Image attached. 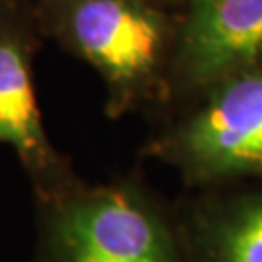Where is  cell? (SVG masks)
I'll list each match as a JSON object with an SVG mask.
<instances>
[{"label": "cell", "instance_id": "obj_4", "mask_svg": "<svg viewBox=\"0 0 262 262\" xmlns=\"http://www.w3.org/2000/svg\"><path fill=\"white\" fill-rule=\"evenodd\" d=\"M37 33L33 10L0 14V144L16 154L33 194L78 177L43 122L33 76Z\"/></svg>", "mask_w": 262, "mask_h": 262}, {"label": "cell", "instance_id": "obj_8", "mask_svg": "<svg viewBox=\"0 0 262 262\" xmlns=\"http://www.w3.org/2000/svg\"><path fill=\"white\" fill-rule=\"evenodd\" d=\"M148 2L158 4V6H163V8H169V10H179L181 4H183V0H148Z\"/></svg>", "mask_w": 262, "mask_h": 262}, {"label": "cell", "instance_id": "obj_1", "mask_svg": "<svg viewBox=\"0 0 262 262\" xmlns=\"http://www.w3.org/2000/svg\"><path fill=\"white\" fill-rule=\"evenodd\" d=\"M33 18L97 72L109 119L173 103L177 10L148 0H35Z\"/></svg>", "mask_w": 262, "mask_h": 262}, {"label": "cell", "instance_id": "obj_7", "mask_svg": "<svg viewBox=\"0 0 262 262\" xmlns=\"http://www.w3.org/2000/svg\"><path fill=\"white\" fill-rule=\"evenodd\" d=\"M26 10V0H0V14Z\"/></svg>", "mask_w": 262, "mask_h": 262}, {"label": "cell", "instance_id": "obj_2", "mask_svg": "<svg viewBox=\"0 0 262 262\" xmlns=\"http://www.w3.org/2000/svg\"><path fill=\"white\" fill-rule=\"evenodd\" d=\"M31 262H190L177 206L140 177L35 194Z\"/></svg>", "mask_w": 262, "mask_h": 262}, {"label": "cell", "instance_id": "obj_3", "mask_svg": "<svg viewBox=\"0 0 262 262\" xmlns=\"http://www.w3.org/2000/svg\"><path fill=\"white\" fill-rule=\"evenodd\" d=\"M144 154L190 190L262 181V62L181 103L148 138Z\"/></svg>", "mask_w": 262, "mask_h": 262}, {"label": "cell", "instance_id": "obj_6", "mask_svg": "<svg viewBox=\"0 0 262 262\" xmlns=\"http://www.w3.org/2000/svg\"><path fill=\"white\" fill-rule=\"evenodd\" d=\"M177 214L190 262H262V181L192 190Z\"/></svg>", "mask_w": 262, "mask_h": 262}, {"label": "cell", "instance_id": "obj_5", "mask_svg": "<svg viewBox=\"0 0 262 262\" xmlns=\"http://www.w3.org/2000/svg\"><path fill=\"white\" fill-rule=\"evenodd\" d=\"M262 62V0H183L171 72L173 103Z\"/></svg>", "mask_w": 262, "mask_h": 262}]
</instances>
